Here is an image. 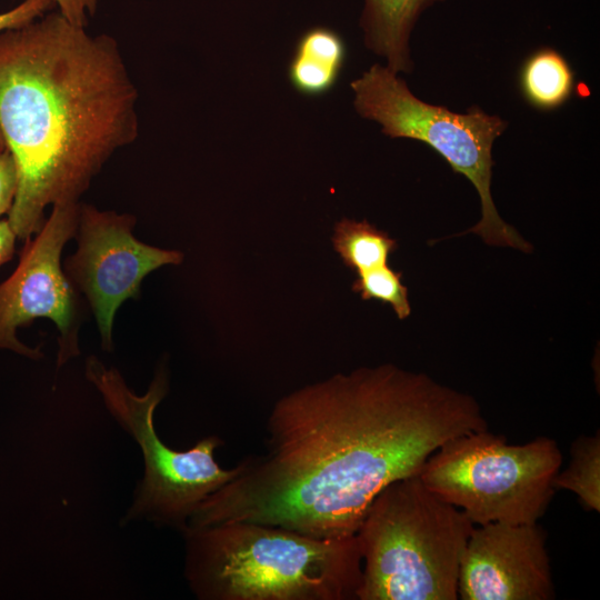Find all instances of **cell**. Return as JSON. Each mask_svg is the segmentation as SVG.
Here are the masks:
<instances>
[{
	"mask_svg": "<svg viewBox=\"0 0 600 600\" xmlns=\"http://www.w3.org/2000/svg\"><path fill=\"white\" fill-rule=\"evenodd\" d=\"M136 218L80 204L74 233L78 249L63 266L73 287L81 291L94 314L104 350H112L116 311L129 298L138 299L143 278L166 264H180L183 253L139 241Z\"/></svg>",
	"mask_w": 600,
	"mask_h": 600,
	"instance_id": "9c48e42d",
	"label": "cell"
},
{
	"mask_svg": "<svg viewBox=\"0 0 600 600\" xmlns=\"http://www.w3.org/2000/svg\"><path fill=\"white\" fill-rule=\"evenodd\" d=\"M86 377L142 452L144 477L128 518H147L183 531L198 507L238 473L237 466L223 469L214 459V451L222 441L209 436L184 451L173 450L162 442L154 429L153 414L168 393L163 368L157 371L143 396L133 393L118 370L107 368L94 356L87 359Z\"/></svg>",
	"mask_w": 600,
	"mask_h": 600,
	"instance_id": "52a82bcc",
	"label": "cell"
},
{
	"mask_svg": "<svg viewBox=\"0 0 600 600\" xmlns=\"http://www.w3.org/2000/svg\"><path fill=\"white\" fill-rule=\"evenodd\" d=\"M474 527L419 474L391 482L356 532L362 558L357 600H457L461 558Z\"/></svg>",
	"mask_w": 600,
	"mask_h": 600,
	"instance_id": "277c9868",
	"label": "cell"
},
{
	"mask_svg": "<svg viewBox=\"0 0 600 600\" xmlns=\"http://www.w3.org/2000/svg\"><path fill=\"white\" fill-rule=\"evenodd\" d=\"M442 1L444 0H364L360 26L366 46L384 57L388 68L394 73L411 71L410 33L420 14Z\"/></svg>",
	"mask_w": 600,
	"mask_h": 600,
	"instance_id": "8fae6325",
	"label": "cell"
},
{
	"mask_svg": "<svg viewBox=\"0 0 600 600\" xmlns=\"http://www.w3.org/2000/svg\"><path fill=\"white\" fill-rule=\"evenodd\" d=\"M567 469L558 472L556 489L573 492L587 510L600 511V436H580L570 448Z\"/></svg>",
	"mask_w": 600,
	"mask_h": 600,
	"instance_id": "9a60e30c",
	"label": "cell"
},
{
	"mask_svg": "<svg viewBox=\"0 0 600 600\" xmlns=\"http://www.w3.org/2000/svg\"><path fill=\"white\" fill-rule=\"evenodd\" d=\"M54 7L52 0H23L13 9L0 13V32L22 27Z\"/></svg>",
	"mask_w": 600,
	"mask_h": 600,
	"instance_id": "e0dca14e",
	"label": "cell"
},
{
	"mask_svg": "<svg viewBox=\"0 0 600 600\" xmlns=\"http://www.w3.org/2000/svg\"><path fill=\"white\" fill-rule=\"evenodd\" d=\"M486 429L473 397L426 373L393 364L338 373L274 404L266 452L241 460L186 529L253 522L348 538L383 488L418 476L448 440Z\"/></svg>",
	"mask_w": 600,
	"mask_h": 600,
	"instance_id": "6da1fadb",
	"label": "cell"
},
{
	"mask_svg": "<svg viewBox=\"0 0 600 600\" xmlns=\"http://www.w3.org/2000/svg\"><path fill=\"white\" fill-rule=\"evenodd\" d=\"M332 243L344 266L357 276L388 266L389 256L398 248L393 238L367 220L347 218L336 223Z\"/></svg>",
	"mask_w": 600,
	"mask_h": 600,
	"instance_id": "5bb4252c",
	"label": "cell"
},
{
	"mask_svg": "<svg viewBox=\"0 0 600 600\" xmlns=\"http://www.w3.org/2000/svg\"><path fill=\"white\" fill-rule=\"evenodd\" d=\"M16 239L17 236L9 220H0V266L12 258Z\"/></svg>",
	"mask_w": 600,
	"mask_h": 600,
	"instance_id": "ffe728a7",
	"label": "cell"
},
{
	"mask_svg": "<svg viewBox=\"0 0 600 600\" xmlns=\"http://www.w3.org/2000/svg\"><path fill=\"white\" fill-rule=\"evenodd\" d=\"M186 577L203 600H357L354 536L320 539L283 527L224 522L182 531Z\"/></svg>",
	"mask_w": 600,
	"mask_h": 600,
	"instance_id": "3957f363",
	"label": "cell"
},
{
	"mask_svg": "<svg viewBox=\"0 0 600 600\" xmlns=\"http://www.w3.org/2000/svg\"><path fill=\"white\" fill-rule=\"evenodd\" d=\"M346 58V43L337 31L311 28L297 41L288 67L290 83L301 94L322 96L337 83Z\"/></svg>",
	"mask_w": 600,
	"mask_h": 600,
	"instance_id": "7c38bea8",
	"label": "cell"
},
{
	"mask_svg": "<svg viewBox=\"0 0 600 600\" xmlns=\"http://www.w3.org/2000/svg\"><path fill=\"white\" fill-rule=\"evenodd\" d=\"M402 272L386 266L376 271L358 276L352 283V290L360 293L363 300H378L392 307L401 320L411 313L408 289L402 284Z\"/></svg>",
	"mask_w": 600,
	"mask_h": 600,
	"instance_id": "2e32d148",
	"label": "cell"
},
{
	"mask_svg": "<svg viewBox=\"0 0 600 600\" xmlns=\"http://www.w3.org/2000/svg\"><path fill=\"white\" fill-rule=\"evenodd\" d=\"M458 598L553 599L546 534L538 523L476 526L461 558Z\"/></svg>",
	"mask_w": 600,
	"mask_h": 600,
	"instance_id": "30bf717a",
	"label": "cell"
},
{
	"mask_svg": "<svg viewBox=\"0 0 600 600\" xmlns=\"http://www.w3.org/2000/svg\"><path fill=\"white\" fill-rule=\"evenodd\" d=\"M562 453L538 437L511 444L488 429L452 438L423 464V484L476 524L538 523L554 496Z\"/></svg>",
	"mask_w": 600,
	"mask_h": 600,
	"instance_id": "5b68a950",
	"label": "cell"
},
{
	"mask_svg": "<svg viewBox=\"0 0 600 600\" xmlns=\"http://www.w3.org/2000/svg\"><path fill=\"white\" fill-rule=\"evenodd\" d=\"M79 211L78 202L53 204L36 237L26 240L16 270L0 284V349L40 358L39 348H29L18 340L17 329L37 318H48L60 332L58 367L80 353L79 298L60 263L64 244L74 237Z\"/></svg>",
	"mask_w": 600,
	"mask_h": 600,
	"instance_id": "ba28073f",
	"label": "cell"
},
{
	"mask_svg": "<svg viewBox=\"0 0 600 600\" xmlns=\"http://www.w3.org/2000/svg\"><path fill=\"white\" fill-rule=\"evenodd\" d=\"M6 149H7L6 141L0 129V153L3 152Z\"/></svg>",
	"mask_w": 600,
	"mask_h": 600,
	"instance_id": "44dd1931",
	"label": "cell"
},
{
	"mask_svg": "<svg viewBox=\"0 0 600 600\" xmlns=\"http://www.w3.org/2000/svg\"><path fill=\"white\" fill-rule=\"evenodd\" d=\"M19 186L18 167L7 148L0 153V217L10 211Z\"/></svg>",
	"mask_w": 600,
	"mask_h": 600,
	"instance_id": "ac0fdd59",
	"label": "cell"
},
{
	"mask_svg": "<svg viewBox=\"0 0 600 600\" xmlns=\"http://www.w3.org/2000/svg\"><path fill=\"white\" fill-rule=\"evenodd\" d=\"M519 86L533 108L550 111L563 106L574 89V73L564 57L552 48H540L521 66Z\"/></svg>",
	"mask_w": 600,
	"mask_h": 600,
	"instance_id": "4fadbf2b",
	"label": "cell"
},
{
	"mask_svg": "<svg viewBox=\"0 0 600 600\" xmlns=\"http://www.w3.org/2000/svg\"><path fill=\"white\" fill-rule=\"evenodd\" d=\"M58 11L70 22L86 27L96 13L99 0H52Z\"/></svg>",
	"mask_w": 600,
	"mask_h": 600,
	"instance_id": "d6986e66",
	"label": "cell"
},
{
	"mask_svg": "<svg viewBox=\"0 0 600 600\" xmlns=\"http://www.w3.org/2000/svg\"><path fill=\"white\" fill-rule=\"evenodd\" d=\"M137 87L117 41L59 11L0 32V129L19 174L9 222L27 240L49 204L78 202L139 134Z\"/></svg>",
	"mask_w": 600,
	"mask_h": 600,
	"instance_id": "7a4b0ae2",
	"label": "cell"
},
{
	"mask_svg": "<svg viewBox=\"0 0 600 600\" xmlns=\"http://www.w3.org/2000/svg\"><path fill=\"white\" fill-rule=\"evenodd\" d=\"M357 112L378 122L390 138H407L427 143L457 173L476 188L481 218L472 228L457 233H477L487 244L530 252L532 246L499 216L491 196L492 144L507 122L478 107L456 113L412 94L406 82L388 67L373 64L351 82Z\"/></svg>",
	"mask_w": 600,
	"mask_h": 600,
	"instance_id": "8992f818",
	"label": "cell"
}]
</instances>
